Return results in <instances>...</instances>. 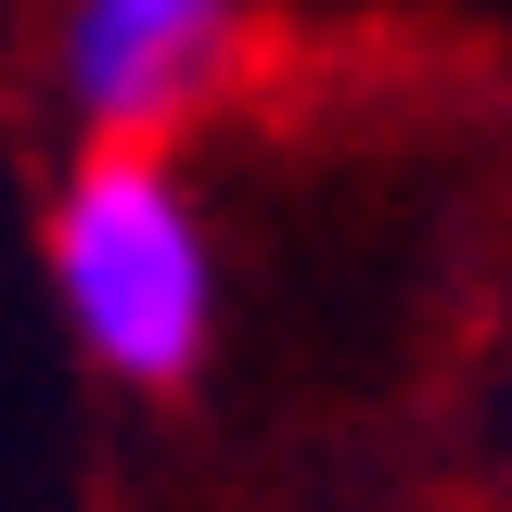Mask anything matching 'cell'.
Returning <instances> with one entry per match:
<instances>
[{"label": "cell", "mask_w": 512, "mask_h": 512, "mask_svg": "<svg viewBox=\"0 0 512 512\" xmlns=\"http://www.w3.org/2000/svg\"><path fill=\"white\" fill-rule=\"evenodd\" d=\"M39 256H52V308L90 346V372L141 384V397L205 372V346H218V231H205L167 141H77V167L39 205Z\"/></svg>", "instance_id": "cell-1"}, {"label": "cell", "mask_w": 512, "mask_h": 512, "mask_svg": "<svg viewBox=\"0 0 512 512\" xmlns=\"http://www.w3.org/2000/svg\"><path fill=\"white\" fill-rule=\"evenodd\" d=\"M256 64L244 0H52V103L77 141H180Z\"/></svg>", "instance_id": "cell-2"}]
</instances>
